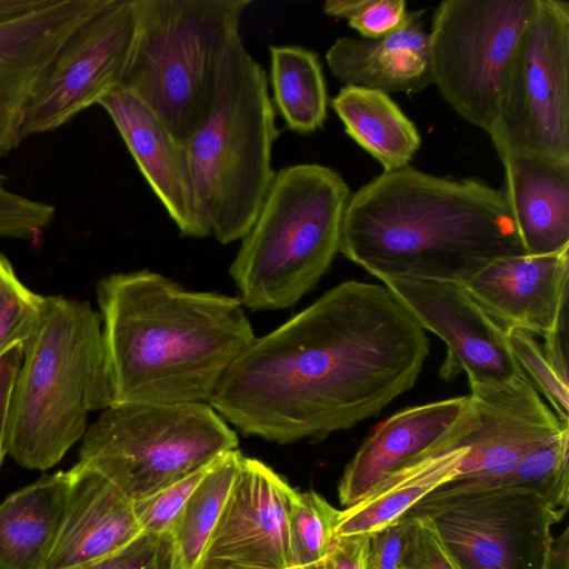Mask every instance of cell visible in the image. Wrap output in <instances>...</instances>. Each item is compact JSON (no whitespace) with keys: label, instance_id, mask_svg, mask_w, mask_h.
Here are the masks:
<instances>
[{"label":"cell","instance_id":"cell-1","mask_svg":"<svg viewBox=\"0 0 569 569\" xmlns=\"http://www.w3.org/2000/svg\"><path fill=\"white\" fill-rule=\"evenodd\" d=\"M429 349L425 330L385 286L348 280L254 337L209 403L246 436L320 440L409 391Z\"/></svg>","mask_w":569,"mask_h":569},{"label":"cell","instance_id":"cell-2","mask_svg":"<svg viewBox=\"0 0 569 569\" xmlns=\"http://www.w3.org/2000/svg\"><path fill=\"white\" fill-rule=\"evenodd\" d=\"M111 406L209 403L256 337L238 297L148 269L97 286Z\"/></svg>","mask_w":569,"mask_h":569},{"label":"cell","instance_id":"cell-3","mask_svg":"<svg viewBox=\"0 0 569 569\" xmlns=\"http://www.w3.org/2000/svg\"><path fill=\"white\" fill-rule=\"evenodd\" d=\"M339 252L379 280L460 284L495 260L527 254L501 189L409 166L350 196Z\"/></svg>","mask_w":569,"mask_h":569},{"label":"cell","instance_id":"cell-4","mask_svg":"<svg viewBox=\"0 0 569 569\" xmlns=\"http://www.w3.org/2000/svg\"><path fill=\"white\" fill-rule=\"evenodd\" d=\"M111 406L101 317L88 301L47 296L23 345L6 450L18 465L46 471L82 440L88 416Z\"/></svg>","mask_w":569,"mask_h":569},{"label":"cell","instance_id":"cell-5","mask_svg":"<svg viewBox=\"0 0 569 569\" xmlns=\"http://www.w3.org/2000/svg\"><path fill=\"white\" fill-rule=\"evenodd\" d=\"M280 131L263 67L241 36L228 47L211 108L184 142L200 218L222 244L251 228L276 171Z\"/></svg>","mask_w":569,"mask_h":569},{"label":"cell","instance_id":"cell-6","mask_svg":"<svg viewBox=\"0 0 569 569\" xmlns=\"http://www.w3.org/2000/svg\"><path fill=\"white\" fill-rule=\"evenodd\" d=\"M350 196L343 178L327 166L276 171L229 267L243 307L290 308L318 284L339 252Z\"/></svg>","mask_w":569,"mask_h":569},{"label":"cell","instance_id":"cell-7","mask_svg":"<svg viewBox=\"0 0 569 569\" xmlns=\"http://www.w3.org/2000/svg\"><path fill=\"white\" fill-rule=\"evenodd\" d=\"M137 36L122 86L181 142L206 119L222 58L251 0H134Z\"/></svg>","mask_w":569,"mask_h":569},{"label":"cell","instance_id":"cell-8","mask_svg":"<svg viewBox=\"0 0 569 569\" xmlns=\"http://www.w3.org/2000/svg\"><path fill=\"white\" fill-rule=\"evenodd\" d=\"M237 447V433L210 403L113 405L88 427L78 463L134 502Z\"/></svg>","mask_w":569,"mask_h":569},{"label":"cell","instance_id":"cell-9","mask_svg":"<svg viewBox=\"0 0 569 569\" xmlns=\"http://www.w3.org/2000/svg\"><path fill=\"white\" fill-rule=\"evenodd\" d=\"M488 136L499 157L569 161V2L538 0L509 61Z\"/></svg>","mask_w":569,"mask_h":569},{"label":"cell","instance_id":"cell-10","mask_svg":"<svg viewBox=\"0 0 569 569\" xmlns=\"http://www.w3.org/2000/svg\"><path fill=\"white\" fill-rule=\"evenodd\" d=\"M563 515L525 488L449 483L406 513L427 517L465 569H547L551 527Z\"/></svg>","mask_w":569,"mask_h":569},{"label":"cell","instance_id":"cell-11","mask_svg":"<svg viewBox=\"0 0 569 569\" xmlns=\"http://www.w3.org/2000/svg\"><path fill=\"white\" fill-rule=\"evenodd\" d=\"M538 0H446L429 31L432 83L470 124L490 133L502 81Z\"/></svg>","mask_w":569,"mask_h":569},{"label":"cell","instance_id":"cell-12","mask_svg":"<svg viewBox=\"0 0 569 569\" xmlns=\"http://www.w3.org/2000/svg\"><path fill=\"white\" fill-rule=\"evenodd\" d=\"M136 36L134 0H104L71 34L41 79L21 140L59 129L121 87Z\"/></svg>","mask_w":569,"mask_h":569},{"label":"cell","instance_id":"cell-13","mask_svg":"<svg viewBox=\"0 0 569 569\" xmlns=\"http://www.w3.org/2000/svg\"><path fill=\"white\" fill-rule=\"evenodd\" d=\"M380 281L423 330L445 342L442 379L466 372L469 385H488L523 376L509 350L507 330L460 283L402 277Z\"/></svg>","mask_w":569,"mask_h":569},{"label":"cell","instance_id":"cell-14","mask_svg":"<svg viewBox=\"0 0 569 569\" xmlns=\"http://www.w3.org/2000/svg\"><path fill=\"white\" fill-rule=\"evenodd\" d=\"M472 422L459 439L467 447L456 487L497 485L529 452L560 433L563 425L525 376L469 385Z\"/></svg>","mask_w":569,"mask_h":569},{"label":"cell","instance_id":"cell-15","mask_svg":"<svg viewBox=\"0 0 569 569\" xmlns=\"http://www.w3.org/2000/svg\"><path fill=\"white\" fill-rule=\"evenodd\" d=\"M296 495L270 467L242 456L193 569L290 568L288 523Z\"/></svg>","mask_w":569,"mask_h":569},{"label":"cell","instance_id":"cell-16","mask_svg":"<svg viewBox=\"0 0 569 569\" xmlns=\"http://www.w3.org/2000/svg\"><path fill=\"white\" fill-rule=\"evenodd\" d=\"M104 0H40L0 16V158L21 140L24 118L44 73L71 34Z\"/></svg>","mask_w":569,"mask_h":569},{"label":"cell","instance_id":"cell-17","mask_svg":"<svg viewBox=\"0 0 569 569\" xmlns=\"http://www.w3.org/2000/svg\"><path fill=\"white\" fill-rule=\"evenodd\" d=\"M569 248L495 260L461 286L503 329L545 337L568 313Z\"/></svg>","mask_w":569,"mask_h":569},{"label":"cell","instance_id":"cell-18","mask_svg":"<svg viewBox=\"0 0 569 569\" xmlns=\"http://www.w3.org/2000/svg\"><path fill=\"white\" fill-rule=\"evenodd\" d=\"M112 120L144 180L180 234L207 238L186 146L139 98L123 87L99 103Z\"/></svg>","mask_w":569,"mask_h":569},{"label":"cell","instance_id":"cell-19","mask_svg":"<svg viewBox=\"0 0 569 569\" xmlns=\"http://www.w3.org/2000/svg\"><path fill=\"white\" fill-rule=\"evenodd\" d=\"M469 408L461 396L405 408L386 418L361 443L338 485L339 501L350 507L390 472L437 447L458 427Z\"/></svg>","mask_w":569,"mask_h":569},{"label":"cell","instance_id":"cell-20","mask_svg":"<svg viewBox=\"0 0 569 569\" xmlns=\"http://www.w3.org/2000/svg\"><path fill=\"white\" fill-rule=\"evenodd\" d=\"M66 518L44 569H69L126 547L143 531L133 501L98 471L76 463Z\"/></svg>","mask_w":569,"mask_h":569},{"label":"cell","instance_id":"cell-21","mask_svg":"<svg viewBox=\"0 0 569 569\" xmlns=\"http://www.w3.org/2000/svg\"><path fill=\"white\" fill-rule=\"evenodd\" d=\"M501 189L527 254L569 248V161L530 153L500 157Z\"/></svg>","mask_w":569,"mask_h":569},{"label":"cell","instance_id":"cell-22","mask_svg":"<svg viewBox=\"0 0 569 569\" xmlns=\"http://www.w3.org/2000/svg\"><path fill=\"white\" fill-rule=\"evenodd\" d=\"M423 10H411L399 30L379 38L340 37L330 46L326 61L345 86H358L387 94L417 93L432 84L429 32Z\"/></svg>","mask_w":569,"mask_h":569},{"label":"cell","instance_id":"cell-23","mask_svg":"<svg viewBox=\"0 0 569 569\" xmlns=\"http://www.w3.org/2000/svg\"><path fill=\"white\" fill-rule=\"evenodd\" d=\"M71 471L42 475L0 503V569H44L61 531Z\"/></svg>","mask_w":569,"mask_h":569},{"label":"cell","instance_id":"cell-24","mask_svg":"<svg viewBox=\"0 0 569 569\" xmlns=\"http://www.w3.org/2000/svg\"><path fill=\"white\" fill-rule=\"evenodd\" d=\"M467 447L418 457L382 478L359 501L340 510L335 536L371 535L460 473Z\"/></svg>","mask_w":569,"mask_h":569},{"label":"cell","instance_id":"cell-25","mask_svg":"<svg viewBox=\"0 0 569 569\" xmlns=\"http://www.w3.org/2000/svg\"><path fill=\"white\" fill-rule=\"evenodd\" d=\"M331 107L346 133L382 166L383 172L409 166L420 148L415 123L385 92L343 86Z\"/></svg>","mask_w":569,"mask_h":569},{"label":"cell","instance_id":"cell-26","mask_svg":"<svg viewBox=\"0 0 569 569\" xmlns=\"http://www.w3.org/2000/svg\"><path fill=\"white\" fill-rule=\"evenodd\" d=\"M272 103L298 133L320 129L327 118L326 80L316 52L300 46H270Z\"/></svg>","mask_w":569,"mask_h":569},{"label":"cell","instance_id":"cell-27","mask_svg":"<svg viewBox=\"0 0 569 569\" xmlns=\"http://www.w3.org/2000/svg\"><path fill=\"white\" fill-rule=\"evenodd\" d=\"M241 458L238 449L219 457L188 498L170 532L181 569L194 568L230 492Z\"/></svg>","mask_w":569,"mask_h":569},{"label":"cell","instance_id":"cell-28","mask_svg":"<svg viewBox=\"0 0 569 569\" xmlns=\"http://www.w3.org/2000/svg\"><path fill=\"white\" fill-rule=\"evenodd\" d=\"M569 427L525 456L495 486L531 490L566 513L569 503Z\"/></svg>","mask_w":569,"mask_h":569},{"label":"cell","instance_id":"cell-29","mask_svg":"<svg viewBox=\"0 0 569 569\" xmlns=\"http://www.w3.org/2000/svg\"><path fill=\"white\" fill-rule=\"evenodd\" d=\"M340 510L313 490L298 492L288 523L290 567H306L328 558Z\"/></svg>","mask_w":569,"mask_h":569},{"label":"cell","instance_id":"cell-30","mask_svg":"<svg viewBox=\"0 0 569 569\" xmlns=\"http://www.w3.org/2000/svg\"><path fill=\"white\" fill-rule=\"evenodd\" d=\"M47 296L26 286L7 256L0 253V357L23 346L36 331Z\"/></svg>","mask_w":569,"mask_h":569},{"label":"cell","instance_id":"cell-31","mask_svg":"<svg viewBox=\"0 0 569 569\" xmlns=\"http://www.w3.org/2000/svg\"><path fill=\"white\" fill-rule=\"evenodd\" d=\"M507 342L523 376L547 399L559 420L568 425L569 382L556 372L533 335L520 329H508Z\"/></svg>","mask_w":569,"mask_h":569},{"label":"cell","instance_id":"cell-32","mask_svg":"<svg viewBox=\"0 0 569 569\" xmlns=\"http://www.w3.org/2000/svg\"><path fill=\"white\" fill-rule=\"evenodd\" d=\"M322 10L346 19L362 39H379L401 29L411 13L403 0H328Z\"/></svg>","mask_w":569,"mask_h":569},{"label":"cell","instance_id":"cell-33","mask_svg":"<svg viewBox=\"0 0 569 569\" xmlns=\"http://www.w3.org/2000/svg\"><path fill=\"white\" fill-rule=\"evenodd\" d=\"M209 467L210 465L141 500L134 501V512L142 531L154 535H170L188 498Z\"/></svg>","mask_w":569,"mask_h":569},{"label":"cell","instance_id":"cell-34","mask_svg":"<svg viewBox=\"0 0 569 569\" xmlns=\"http://www.w3.org/2000/svg\"><path fill=\"white\" fill-rule=\"evenodd\" d=\"M69 569H181L172 538L142 532L104 558Z\"/></svg>","mask_w":569,"mask_h":569},{"label":"cell","instance_id":"cell-35","mask_svg":"<svg viewBox=\"0 0 569 569\" xmlns=\"http://www.w3.org/2000/svg\"><path fill=\"white\" fill-rule=\"evenodd\" d=\"M412 518L403 516L369 535L366 569H400Z\"/></svg>","mask_w":569,"mask_h":569},{"label":"cell","instance_id":"cell-36","mask_svg":"<svg viewBox=\"0 0 569 569\" xmlns=\"http://www.w3.org/2000/svg\"><path fill=\"white\" fill-rule=\"evenodd\" d=\"M23 346H17L0 357V468L6 450L10 401L22 362Z\"/></svg>","mask_w":569,"mask_h":569},{"label":"cell","instance_id":"cell-37","mask_svg":"<svg viewBox=\"0 0 569 569\" xmlns=\"http://www.w3.org/2000/svg\"><path fill=\"white\" fill-rule=\"evenodd\" d=\"M369 535L335 536L329 551L331 569H366Z\"/></svg>","mask_w":569,"mask_h":569},{"label":"cell","instance_id":"cell-38","mask_svg":"<svg viewBox=\"0 0 569 569\" xmlns=\"http://www.w3.org/2000/svg\"><path fill=\"white\" fill-rule=\"evenodd\" d=\"M545 345L541 346L546 358L549 360L561 379H568V313H566L557 327L546 335Z\"/></svg>","mask_w":569,"mask_h":569},{"label":"cell","instance_id":"cell-39","mask_svg":"<svg viewBox=\"0 0 569 569\" xmlns=\"http://www.w3.org/2000/svg\"><path fill=\"white\" fill-rule=\"evenodd\" d=\"M547 569H569L568 529H565L561 537L552 539Z\"/></svg>","mask_w":569,"mask_h":569},{"label":"cell","instance_id":"cell-40","mask_svg":"<svg viewBox=\"0 0 569 569\" xmlns=\"http://www.w3.org/2000/svg\"><path fill=\"white\" fill-rule=\"evenodd\" d=\"M40 0H0V16L34 7Z\"/></svg>","mask_w":569,"mask_h":569},{"label":"cell","instance_id":"cell-41","mask_svg":"<svg viewBox=\"0 0 569 569\" xmlns=\"http://www.w3.org/2000/svg\"><path fill=\"white\" fill-rule=\"evenodd\" d=\"M287 569H331V565H330V561H329V556L327 559L318 562V563H315V565H311V566H306V567H290V568H287Z\"/></svg>","mask_w":569,"mask_h":569}]
</instances>
